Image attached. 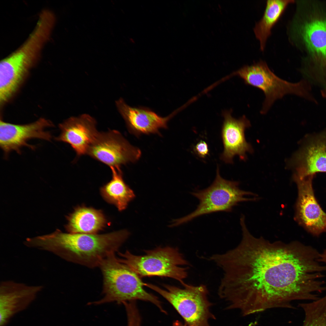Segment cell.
<instances>
[{"mask_svg":"<svg viewBox=\"0 0 326 326\" xmlns=\"http://www.w3.org/2000/svg\"><path fill=\"white\" fill-rule=\"evenodd\" d=\"M183 288L164 285L165 289L153 284L145 283L168 301L184 319L185 324L193 326H210V319H216L211 312L212 305L208 300V291L203 284L194 286L184 283Z\"/></svg>","mask_w":326,"mask_h":326,"instance_id":"7","label":"cell"},{"mask_svg":"<svg viewBox=\"0 0 326 326\" xmlns=\"http://www.w3.org/2000/svg\"><path fill=\"white\" fill-rule=\"evenodd\" d=\"M242 78L245 83L261 90L265 99L260 113H266L274 102L285 95L292 94L317 104L318 101L312 93V84L303 78L292 83L277 76L263 61L250 66H245L234 73Z\"/></svg>","mask_w":326,"mask_h":326,"instance_id":"4","label":"cell"},{"mask_svg":"<svg viewBox=\"0 0 326 326\" xmlns=\"http://www.w3.org/2000/svg\"><path fill=\"white\" fill-rule=\"evenodd\" d=\"M115 254H110L100 263L99 267L103 276V296L89 305H99L112 302L123 304L139 300L150 302L165 312L158 298L145 290V283L121 262Z\"/></svg>","mask_w":326,"mask_h":326,"instance_id":"3","label":"cell"},{"mask_svg":"<svg viewBox=\"0 0 326 326\" xmlns=\"http://www.w3.org/2000/svg\"><path fill=\"white\" fill-rule=\"evenodd\" d=\"M116 105L128 131L137 136L159 133L160 129L167 128L168 122L175 113L174 111L162 117L148 107L130 106L122 98L116 101Z\"/></svg>","mask_w":326,"mask_h":326,"instance_id":"15","label":"cell"},{"mask_svg":"<svg viewBox=\"0 0 326 326\" xmlns=\"http://www.w3.org/2000/svg\"><path fill=\"white\" fill-rule=\"evenodd\" d=\"M129 235L126 230L98 234L66 233L57 229L50 234L30 238L28 244L30 248L50 252L68 261L94 268L118 251Z\"/></svg>","mask_w":326,"mask_h":326,"instance_id":"2","label":"cell"},{"mask_svg":"<svg viewBox=\"0 0 326 326\" xmlns=\"http://www.w3.org/2000/svg\"><path fill=\"white\" fill-rule=\"evenodd\" d=\"M145 254L136 255L128 251L119 252L120 261L141 278L158 276L171 278L182 284L187 276V269L181 266L188 265L178 249L170 247H158L145 251Z\"/></svg>","mask_w":326,"mask_h":326,"instance_id":"6","label":"cell"},{"mask_svg":"<svg viewBox=\"0 0 326 326\" xmlns=\"http://www.w3.org/2000/svg\"><path fill=\"white\" fill-rule=\"evenodd\" d=\"M43 288L11 280L1 282L0 326H5L14 315L25 308Z\"/></svg>","mask_w":326,"mask_h":326,"instance_id":"14","label":"cell"},{"mask_svg":"<svg viewBox=\"0 0 326 326\" xmlns=\"http://www.w3.org/2000/svg\"><path fill=\"white\" fill-rule=\"evenodd\" d=\"M295 155L294 176L302 179L316 173L326 172V128L307 136Z\"/></svg>","mask_w":326,"mask_h":326,"instance_id":"12","label":"cell"},{"mask_svg":"<svg viewBox=\"0 0 326 326\" xmlns=\"http://www.w3.org/2000/svg\"><path fill=\"white\" fill-rule=\"evenodd\" d=\"M292 24V31L313 55V65L304 72L305 75L315 84L326 86V19L313 18Z\"/></svg>","mask_w":326,"mask_h":326,"instance_id":"8","label":"cell"},{"mask_svg":"<svg viewBox=\"0 0 326 326\" xmlns=\"http://www.w3.org/2000/svg\"><path fill=\"white\" fill-rule=\"evenodd\" d=\"M193 150L199 156L205 158L209 155V150L207 143L204 141L201 140L194 146Z\"/></svg>","mask_w":326,"mask_h":326,"instance_id":"21","label":"cell"},{"mask_svg":"<svg viewBox=\"0 0 326 326\" xmlns=\"http://www.w3.org/2000/svg\"><path fill=\"white\" fill-rule=\"evenodd\" d=\"M314 176L302 179L293 176L298 191L294 219L308 232L318 237L326 232V213L315 197L312 184Z\"/></svg>","mask_w":326,"mask_h":326,"instance_id":"10","label":"cell"},{"mask_svg":"<svg viewBox=\"0 0 326 326\" xmlns=\"http://www.w3.org/2000/svg\"><path fill=\"white\" fill-rule=\"evenodd\" d=\"M320 92L322 96L324 98L326 99V88L321 89Z\"/></svg>","mask_w":326,"mask_h":326,"instance_id":"24","label":"cell"},{"mask_svg":"<svg viewBox=\"0 0 326 326\" xmlns=\"http://www.w3.org/2000/svg\"><path fill=\"white\" fill-rule=\"evenodd\" d=\"M223 116L224 120L221 136L224 150L220 159L226 163H232L233 158L236 155L244 160L246 152L251 150L244 134L245 129L250 125V122L244 115L238 119L233 118L231 111H224Z\"/></svg>","mask_w":326,"mask_h":326,"instance_id":"16","label":"cell"},{"mask_svg":"<svg viewBox=\"0 0 326 326\" xmlns=\"http://www.w3.org/2000/svg\"><path fill=\"white\" fill-rule=\"evenodd\" d=\"M111 180L101 187V196L107 203L114 205L119 211L125 210L135 197L133 190L124 181L120 167H110Z\"/></svg>","mask_w":326,"mask_h":326,"instance_id":"18","label":"cell"},{"mask_svg":"<svg viewBox=\"0 0 326 326\" xmlns=\"http://www.w3.org/2000/svg\"><path fill=\"white\" fill-rule=\"evenodd\" d=\"M66 218L65 229L71 233L97 234L108 223L102 210L84 206L76 207Z\"/></svg>","mask_w":326,"mask_h":326,"instance_id":"17","label":"cell"},{"mask_svg":"<svg viewBox=\"0 0 326 326\" xmlns=\"http://www.w3.org/2000/svg\"><path fill=\"white\" fill-rule=\"evenodd\" d=\"M216 178L207 188L197 190L191 194L199 200L196 209L184 217L174 221L172 226L184 224L202 215L219 212H232L241 202L256 200V194L241 189L239 183L222 177L217 167Z\"/></svg>","mask_w":326,"mask_h":326,"instance_id":"5","label":"cell"},{"mask_svg":"<svg viewBox=\"0 0 326 326\" xmlns=\"http://www.w3.org/2000/svg\"><path fill=\"white\" fill-rule=\"evenodd\" d=\"M236 247L213 260L223 270L219 297L227 308L245 316L275 308H292L296 300L313 301L323 290L325 266L314 248L298 241L271 242L256 238L245 222Z\"/></svg>","mask_w":326,"mask_h":326,"instance_id":"1","label":"cell"},{"mask_svg":"<svg viewBox=\"0 0 326 326\" xmlns=\"http://www.w3.org/2000/svg\"><path fill=\"white\" fill-rule=\"evenodd\" d=\"M171 326H193V325H187L186 324H184L181 322L179 320H176L174 321L173 323Z\"/></svg>","mask_w":326,"mask_h":326,"instance_id":"22","label":"cell"},{"mask_svg":"<svg viewBox=\"0 0 326 326\" xmlns=\"http://www.w3.org/2000/svg\"><path fill=\"white\" fill-rule=\"evenodd\" d=\"M95 120L89 115L70 117L60 123L61 132L55 139L69 144L78 157L87 155L99 132Z\"/></svg>","mask_w":326,"mask_h":326,"instance_id":"13","label":"cell"},{"mask_svg":"<svg viewBox=\"0 0 326 326\" xmlns=\"http://www.w3.org/2000/svg\"><path fill=\"white\" fill-rule=\"evenodd\" d=\"M299 306L305 314L303 326H326V295Z\"/></svg>","mask_w":326,"mask_h":326,"instance_id":"20","label":"cell"},{"mask_svg":"<svg viewBox=\"0 0 326 326\" xmlns=\"http://www.w3.org/2000/svg\"><path fill=\"white\" fill-rule=\"evenodd\" d=\"M53 126L50 121L43 118L23 125L12 124L1 120L0 146L5 157H7L10 153L14 151L20 154L21 148L24 146L34 149L35 148L34 145L27 143L28 141L31 139L50 141L52 135L45 129Z\"/></svg>","mask_w":326,"mask_h":326,"instance_id":"11","label":"cell"},{"mask_svg":"<svg viewBox=\"0 0 326 326\" xmlns=\"http://www.w3.org/2000/svg\"><path fill=\"white\" fill-rule=\"evenodd\" d=\"M87 155L110 167H120L137 161L141 152L120 132L113 130L99 132Z\"/></svg>","mask_w":326,"mask_h":326,"instance_id":"9","label":"cell"},{"mask_svg":"<svg viewBox=\"0 0 326 326\" xmlns=\"http://www.w3.org/2000/svg\"><path fill=\"white\" fill-rule=\"evenodd\" d=\"M321 260L323 263L326 264V248L321 253Z\"/></svg>","mask_w":326,"mask_h":326,"instance_id":"23","label":"cell"},{"mask_svg":"<svg viewBox=\"0 0 326 326\" xmlns=\"http://www.w3.org/2000/svg\"><path fill=\"white\" fill-rule=\"evenodd\" d=\"M293 0H269L267 1L264 14L255 25L254 31L258 40L260 50L264 51L271 30L289 4Z\"/></svg>","mask_w":326,"mask_h":326,"instance_id":"19","label":"cell"}]
</instances>
